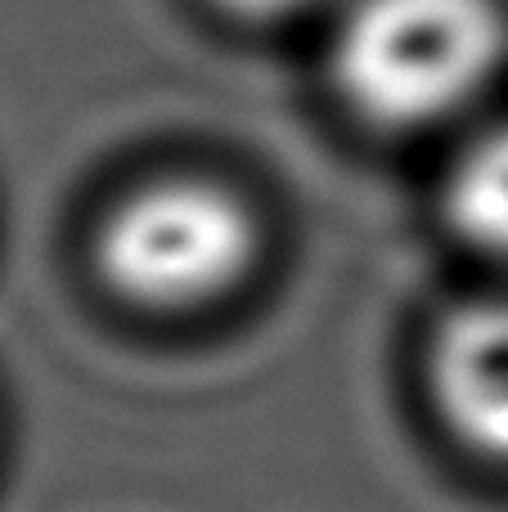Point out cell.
Masks as SVG:
<instances>
[{"label":"cell","mask_w":508,"mask_h":512,"mask_svg":"<svg viewBox=\"0 0 508 512\" xmlns=\"http://www.w3.org/2000/svg\"><path fill=\"white\" fill-rule=\"evenodd\" d=\"M432 391L459 441L508 459V301L446 319L432 346Z\"/></svg>","instance_id":"obj_3"},{"label":"cell","mask_w":508,"mask_h":512,"mask_svg":"<svg viewBox=\"0 0 508 512\" xmlns=\"http://www.w3.org/2000/svg\"><path fill=\"white\" fill-rule=\"evenodd\" d=\"M508 54L500 0H351L329 72L338 99L383 131H428L491 90Z\"/></svg>","instance_id":"obj_1"},{"label":"cell","mask_w":508,"mask_h":512,"mask_svg":"<svg viewBox=\"0 0 508 512\" xmlns=\"http://www.w3.org/2000/svg\"><path fill=\"white\" fill-rule=\"evenodd\" d=\"M446 216L464 243L491 261H508V122L482 131L455 158Z\"/></svg>","instance_id":"obj_4"},{"label":"cell","mask_w":508,"mask_h":512,"mask_svg":"<svg viewBox=\"0 0 508 512\" xmlns=\"http://www.w3.org/2000/svg\"><path fill=\"white\" fill-rule=\"evenodd\" d=\"M207 5L239 18V23H288V18H302L306 9L324 5V0H207Z\"/></svg>","instance_id":"obj_5"},{"label":"cell","mask_w":508,"mask_h":512,"mask_svg":"<svg viewBox=\"0 0 508 512\" xmlns=\"http://www.w3.org/2000/svg\"><path fill=\"white\" fill-rule=\"evenodd\" d=\"M261 256L257 212L212 176H158L122 194L95 230V270L140 310L230 297Z\"/></svg>","instance_id":"obj_2"}]
</instances>
